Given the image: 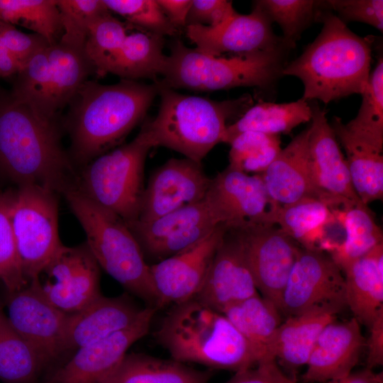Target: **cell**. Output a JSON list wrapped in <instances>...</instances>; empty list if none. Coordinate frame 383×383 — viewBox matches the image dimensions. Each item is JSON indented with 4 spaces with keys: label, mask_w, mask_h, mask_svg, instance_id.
I'll use <instances>...</instances> for the list:
<instances>
[{
    "label": "cell",
    "mask_w": 383,
    "mask_h": 383,
    "mask_svg": "<svg viewBox=\"0 0 383 383\" xmlns=\"http://www.w3.org/2000/svg\"><path fill=\"white\" fill-rule=\"evenodd\" d=\"M58 121L11 96L0 99V170L20 184L64 194L74 188L73 163L61 144Z\"/></svg>",
    "instance_id": "cell-1"
},
{
    "label": "cell",
    "mask_w": 383,
    "mask_h": 383,
    "mask_svg": "<svg viewBox=\"0 0 383 383\" xmlns=\"http://www.w3.org/2000/svg\"><path fill=\"white\" fill-rule=\"evenodd\" d=\"M159 91L157 82H84L69 104L66 122L72 163L84 166L120 143L143 119Z\"/></svg>",
    "instance_id": "cell-2"
},
{
    "label": "cell",
    "mask_w": 383,
    "mask_h": 383,
    "mask_svg": "<svg viewBox=\"0 0 383 383\" xmlns=\"http://www.w3.org/2000/svg\"><path fill=\"white\" fill-rule=\"evenodd\" d=\"M316 21L323 24L316 38L303 53L282 70L304 84L302 99L325 104L347 96L362 94L370 78L371 38L352 32L322 3Z\"/></svg>",
    "instance_id": "cell-3"
},
{
    "label": "cell",
    "mask_w": 383,
    "mask_h": 383,
    "mask_svg": "<svg viewBox=\"0 0 383 383\" xmlns=\"http://www.w3.org/2000/svg\"><path fill=\"white\" fill-rule=\"evenodd\" d=\"M158 343L180 362L238 372L269 358L222 313L192 299L174 304L157 331Z\"/></svg>",
    "instance_id": "cell-4"
},
{
    "label": "cell",
    "mask_w": 383,
    "mask_h": 383,
    "mask_svg": "<svg viewBox=\"0 0 383 383\" xmlns=\"http://www.w3.org/2000/svg\"><path fill=\"white\" fill-rule=\"evenodd\" d=\"M63 194L84 231L86 244L99 266L150 306L161 307L150 265L126 222L76 189Z\"/></svg>",
    "instance_id": "cell-5"
},
{
    "label": "cell",
    "mask_w": 383,
    "mask_h": 383,
    "mask_svg": "<svg viewBox=\"0 0 383 383\" xmlns=\"http://www.w3.org/2000/svg\"><path fill=\"white\" fill-rule=\"evenodd\" d=\"M159 86L157 115L146 121L156 146L172 149L198 163L221 143L227 121L242 115L252 104L249 95L218 101Z\"/></svg>",
    "instance_id": "cell-6"
},
{
    "label": "cell",
    "mask_w": 383,
    "mask_h": 383,
    "mask_svg": "<svg viewBox=\"0 0 383 383\" xmlns=\"http://www.w3.org/2000/svg\"><path fill=\"white\" fill-rule=\"evenodd\" d=\"M284 45L249 53L213 56L187 47L179 40L170 47L163 79L169 89L215 91L240 87L267 88L282 75Z\"/></svg>",
    "instance_id": "cell-7"
},
{
    "label": "cell",
    "mask_w": 383,
    "mask_h": 383,
    "mask_svg": "<svg viewBox=\"0 0 383 383\" xmlns=\"http://www.w3.org/2000/svg\"><path fill=\"white\" fill-rule=\"evenodd\" d=\"M153 147L156 145L145 121L129 143L83 166L74 189L118 215L126 224L137 221L145 189V162Z\"/></svg>",
    "instance_id": "cell-8"
},
{
    "label": "cell",
    "mask_w": 383,
    "mask_h": 383,
    "mask_svg": "<svg viewBox=\"0 0 383 383\" xmlns=\"http://www.w3.org/2000/svg\"><path fill=\"white\" fill-rule=\"evenodd\" d=\"M57 193L35 184L14 191L11 221L27 281L38 279L63 245L58 233Z\"/></svg>",
    "instance_id": "cell-9"
},
{
    "label": "cell",
    "mask_w": 383,
    "mask_h": 383,
    "mask_svg": "<svg viewBox=\"0 0 383 383\" xmlns=\"http://www.w3.org/2000/svg\"><path fill=\"white\" fill-rule=\"evenodd\" d=\"M316 307L339 313L347 307L344 275L332 257L318 249L299 248L279 308L288 317Z\"/></svg>",
    "instance_id": "cell-10"
},
{
    "label": "cell",
    "mask_w": 383,
    "mask_h": 383,
    "mask_svg": "<svg viewBox=\"0 0 383 383\" xmlns=\"http://www.w3.org/2000/svg\"><path fill=\"white\" fill-rule=\"evenodd\" d=\"M222 223L205 199L149 222L127 224L145 259L158 262L195 245ZM153 263V264H155Z\"/></svg>",
    "instance_id": "cell-11"
},
{
    "label": "cell",
    "mask_w": 383,
    "mask_h": 383,
    "mask_svg": "<svg viewBox=\"0 0 383 383\" xmlns=\"http://www.w3.org/2000/svg\"><path fill=\"white\" fill-rule=\"evenodd\" d=\"M206 199L231 229L275 225L281 206L270 196L262 174L250 175L228 166L211 179Z\"/></svg>",
    "instance_id": "cell-12"
},
{
    "label": "cell",
    "mask_w": 383,
    "mask_h": 383,
    "mask_svg": "<svg viewBox=\"0 0 383 383\" xmlns=\"http://www.w3.org/2000/svg\"><path fill=\"white\" fill-rule=\"evenodd\" d=\"M6 316L31 348L42 366L64 351L63 333L67 314L52 305L43 294L38 279L20 290L8 292Z\"/></svg>",
    "instance_id": "cell-13"
},
{
    "label": "cell",
    "mask_w": 383,
    "mask_h": 383,
    "mask_svg": "<svg viewBox=\"0 0 383 383\" xmlns=\"http://www.w3.org/2000/svg\"><path fill=\"white\" fill-rule=\"evenodd\" d=\"M233 230L240 240L257 290L279 307L299 247L276 225Z\"/></svg>",
    "instance_id": "cell-14"
},
{
    "label": "cell",
    "mask_w": 383,
    "mask_h": 383,
    "mask_svg": "<svg viewBox=\"0 0 383 383\" xmlns=\"http://www.w3.org/2000/svg\"><path fill=\"white\" fill-rule=\"evenodd\" d=\"M43 273L47 275L44 283L38 279L43 294L64 313H76L101 295L99 266L86 243L62 245Z\"/></svg>",
    "instance_id": "cell-15"
},
{
    "label": "cell",
    "mask_w": 383,
    "mask_h": 383,
    "mask_svg": "<svg viewBox=\"0 0 383 383\" xmlns=\"http://www.w3.org/2000/svg\"><path fill=\"white\" fill-rule=\"evenodd\" d=\"M211 182L201 163L187 157L170 159L150 176L137 221L149 222L203 201Z\"/></svg>",
    "instance_id": "cell-16"
},
{
    "label": "cell",
    "mask_w": 383,
    "mask_h": 383,
    "mask_svg": "<svg viewBox=\"0 0 383 383\" xmlns=\"http://www.w3.org/2000/svg\"><path fill=\"white\" fill-rule=\"evenodd\" d=\"M228 228L221 223L192 247L150 265L161 306L194 299L207 276L219 244Z\"/></svg>",
    "instance_id": "cell-17"
},
{
    "label": "cell",
    "mask_w": 383,
    "mask_h": 383,
    "mask_svg": "<svg viewBox=\"0 0 383 383\" xmlns=\"http://www.w3.org/2000/svg\"><path fill=\"white\" fill-rule=\"evenodd\" d=\"M187 38L198 51L222 56L267 50L283 44L274 35L272 22L255 1L248 14L237 12L215 27L190 25L185 27Z\"/></svg>",
    "instance_id": "cell-18"
},
{
    "label": "cell",
    "mask_w": 383,
    "mask_h": 383,
    "mask_svg": "<svg viewBox=\"0 0 383 383\" xmlns=\"http://www.w3.org/2000/svg\"><path fill=\"white\" fill-rule=\"evenodd\" d=\"M259 294L237 233L228 228L194 299L221 313L228 306Z\"/></svg>",
    "instance_id": "cell-19"
},
{
    "label": "cell",
    "mask_w": 383,
    "mask_h": 383,
    "mask_svg": "<svg viewBox=\"0 0 383 383\" xmlns=\"http://www.w3.org/2000/svg\"><path fill=\"white\" fill-rule=\"evenodd\" d=\"M309 104L311 109L309 160L316 184L339 201L343 209L362 204L353 188L346 160L328 121L326 111L316 102Z\"/></svg>",
    "instance_id": "cell-20"
},
{
    "label": "cell",
    "mask_w": 383,
    "mask_h": 383,
    "mask_svg": "<svg viewBox=\"0 0 383 383\" xmlns=\"http://www.w3.org/2000/svg\"><path fill=\"white\" fill-rule=\"evenodd\" d=\"M157 309L140 308L123 296H99L82 310L68 313L63 333L64 350L78 349L127 329Z\"/></svg>",
    "instance_id": "cell-21"
},
{
    "label": "cell",
    "mask_w": 383,
    "mask_h": 383,
    "mask_svg": "<svg viewBox=\"0 0 383 383\" xmlns=\"http://www.w3.org/2000/svg\"><path fill=\"white\" fill-rule=\"evenodd\" d=\"M309 132L308 127L295 136L261 173L266 189L279 206L304 198H316L328 202L333 209L340 210L342 204L322 192L315 183L309 160Z\"/></svg>",
    "instance_id": "cell-22"
},
{
    "label": "cell",
    "mask_w": 383,
    "mask_h": 383,
    "mask_svg": "<svg viewBox=\"0 0 383 383\" xmlns=\"http://www.w3.org/2000/svg\"><path fill=\"white\" fill-rule=\"evenodd\" d=\"M154 315L133 326L77 349L45 383H101L120 363L129 348L149 331Z\"/></svg>",
    "instance_id": "cell-23"
},
{
    "label": "cell",
    "mask_w": 383,
    "mask_h": 383,
    "mask_svg": "<svg viewBox=\"0 0 383 383\" xmlns=\"http://www.w3.org/2000/svg\"><path fill=\"white\" fill-rule=\"evenodd\" d=\"M364 348L365 339L354 317L328 324L311 352L304 382L322 383L345 377L357 365Z\"/></svg>",
    "instance_id": "cell-24"
},
{
    "label": "cell",
    "mask_w": 383,
    "mask_h": 383,
    "mask_svg": "<svg viewBox=\"0 0 383 383\" xmlns=\"http://www.w3.org/2000/svg\"><path fill=\"white\" fill-rule=\"evenodd\" d=\"M48 54L47 84L36 112L45 118L58 121L59 111L70 104L94 70L83 48L58 40L49 45Z\"/></svg>",
    "instance_id": "cell-25"
},
{
    "label": "cell",
    "mask_w": 383,
    "mask_h": 383,
    "mask_svg": "<svg viewBox=\"0 0 383 383\" xmlns=\"http://www.w3.org/2000/svg\"><path fill=\"white\" fill-rule=\"evenodd\" d=\"M339 267L345 278L347 307L360 324L369 328L383 309V243Z\"/></svg>",
    "instance_id": "cell-26"
},
{
    "label": "cell",
    "mask_w": 383,
    "mask_h": 383,
    "mask_svg": "<svg viewBox=\"0 0 383 383\" xmlns=\"http://www.w3.org/2000/svg\"><path fill=\"white\" fill-rule=\"evenodd\" d=\"M338 313L330 308L316 307L288 316L272 335L267 348L269 355L292 368L306 365L319 334L336 321Z\"/></svg>",
    "instance_id": "cell-27"
},
{
    "label": "cell",
    "mask_w": 383,
    "mask_h": 383,
    "mask_svg": "<svg viewBox=\"0 0 383 383\" xmlns=\"http://www.w3.org/2000/svg\"><path fill=\"white\" fill-rule=\"evenodd\" d=\"M347 156L353 188L360 201L367 205L383 197V149L349 132L339 117L331 124Z\"/></svg>",
    "instance_id": "cell-28"
},
{
    "label": "cell",
    "mask_w": 383,
    "mask_h": 383,
    "mask_svg": "<svg viewBox=\"0 0 383 383\" xmlns=\"http://www.w3.org/2000/svg\"><path fill=\"white\" fill-rule=\"evenodd\" d=\"M311 119L309 101L259 103L249 107L234 123L228 125L221 143H230L239 134L255 131L270 135L288 134L297 126Z\"/></svg>",
    "instance_id": "cell-29"
},
{
    "label": "cell",
    "mask_w": 383,
    "mask_h": 383,
    "mask_svg": "<svg viewBox=\"0 0 383 383\" xmlns=\"http://www.w3.org/2000/svg\"><path fill=\"white\" fill-rule=\"evenodd\" d=\"M210 373L174 360L143 353L126 354L101 383H208Z\"/></svg>",
    "instance_id": "cell-30"
},
{
    "label": "cell",
    "mask_w": 383,
    "mask_h": 383,
    "mask_svg": "<svg viewBox=\"0 0 383 383\" xmlns=\"http://www.w3.org/2000/svg\"><path fill=\"white\" fill-rule=\"evenodd\" d=\"M163 47L164 36L143 30L131 32L116 54L109 73L124 79L149 78L156 82L167 61Z\"/></svg>",
    "instance_id": "cell-31"
},
{
    "label": "cell",
    "mask_w": 383,
    "mask_h": 383,
    "mask_svg": "<svg viewBox=\"0 0 383 383\" xmlns=\"http://www.w3.org/2000/svg\"><path fill=\"white\" fill-rule=\"evenodd\" d=\"M222 313L265 357H272L267 348L282 323V313L274 302L257 294L228 306Z\"/></svg>",
    "instance_id": "cell-32"
},
{
    "label": "cell",
    "mask_w": 383,
    "mask_h": 383,
    "mask_svg": "<svg viewBox=\"0 0 383 383\" xmlns=\"http://www.w3.org/2000/svg\"><path fill=\"white\" fill-rule=\"evenodd\" d=\"M336 220L331 204L320 199L304 198L281 206L277 211L274 224L305 248L313 249L324 228Z\"/></svg>",
    "instance_id": "cell-33"
},
{
    "label": "cell",
    "mask_w": 383,
    "mask_h": 383,
    "mask_svg": "<svg viewBox=\"0 0 383 383\" xmlns=\"http://www.w3.org/2000/svg\"><path fill=\"white\" fill-rule=\"evenodd\" d=\"M334 214L345 230V239L336 248L332 257L338 265L360 257L383 243L382 231L367 205H354L335 211Z\"/></svg>",
    "instance_id": "cell-34"
},
{
    "label": "cell",
    "mask_w": 383,
    "mask_h": 383,
    "mask_svg": "<svg viewBox=\"0 0 383 383\" xmlns=\"http://www.w3.org/2000/svg\"><path fill=\"white\" fill-rule=\"evenodd\" d=\"M43 367L35 353L0 307V380L33 383Z\"/></svg>",
    "instance_id": "cell-35"
},
{
    "label": "cell",
    "mask_w": 383,
    "mask_h": 383,
    "mask_svg": "<svg viewBox=\"0 0 383 383\" xmlns=\"http://www.w3.org/2000/svg\"><path fill=\"white\" fill-rule=\"evenodd\" d=\"M0 21L31 30L50 45L62 31L56 0H0Z\"/></svg>",
    "instance_id": "cell-36"
},
{
    "label": "cell",
    "mask_w": 383,
    "mask_h": 383,
    "mask_svg": "<svg viewBox=\"0 0 383 383\" xmlns=\"http://www.w3.org/2000/svg\"><path fill=\"white\" fill-rule=\"evenodd\" d=\"M357 116L345 123L357 138L383 149V59L381 55L370 75Z\"/></svg>",
    "instance_id": "cell-37"
},
{
    "label": "cell",
    "mask_w": 383,
    "mask_h": 383,
    "mask_svg": "<svg viewBox=\"0 0 383 383\" xmlns=\"http://www.w3.org/2000/svg\"><path fill=\"white\" fill-rule=\"evenodd\" d=\"M128 26L111 12L89 26L84 45L85 54L99 77L109 73L110 67L128 33Z\"/></svg>",
    "instance_id": "cell-38"
},
{
    "label": "cell",
    "mask_w": 383,
    "mask_h": 383,
    "mask_svg": "<svg viewBox=\"0 0 383 383\" xmlns=\"http://www.w3.org/2000/svg\"><path fill=\"white\" fill-rule=\"evenodd\" d=\"M229 145L228 167L247 174L264 172L281 150L279 135L255 131L239 134Z\"/></svg>",
    "instance_id": "cell-39"
},
{
    "label": "cell",
    "mask_w": 383,
    "mask_h": 383,
    "mask_svg": "<svg viewBox=\"0 0 383 383\" xmlns=\"http://www.w3.org/2000/svg\"><path fill=\"white\" fill-rule=\"evenodd\" d=\"M261 7L272 23L276 22L282 30L283 44L293 48L301 33L313 21L322 6L323 1L313 0H260Z\"/></svg>",
    "instance_id": "cell-40"
},
{
    "label": "cell",
    "mask_w": 383,
    "mask_h": 383,
    "mask_svg": "<svg viewBox=\"0 0 383 383\" xmlns=\"http://www.w3.org/2000/svg\"><path fill=\"white\" fill-rule=\"evenodd\" d=\"M13 191H0V279L8 292L26 287L11 221Z\"/></svg>",
    "instance_id": "cell-41"
},
{
    "label": "cell",
    "mask_w": 383,
    "mask_h": 383,
    "mask_svg": "<svg viewBox=\"0 0 383 383\" xmlns=\"http://www.w3.org/2000/svg\"><path fill=\"white\" fill-rule=\"evenodd\" d=\"M62 33L60 41L84 49L90 25L110 12L103 0H56Z\"/></svg>",
    "instance_id": "cell-42"
},
{
    "label": "cell",
    "mask_w": 383,
    "mask_h": 383,
    "mask_svg": "<svg viewBox=\"0 0 383 383\" xmlns=\"http://www.w3.org/2000/svg\"><path fill=\"white\" fill-rule=\"evenodd\" d=\"M108 10L125 18L130 25L162 36L179 30L170 21L157 0H103Z\"/></svg>",
    "instance_id": "cell-43"
},
{
    "label": "cell",
    "mask_w": 383,
    "mask_h": 383,
    "mask_svg": "<svg viewBox=\"0 0 383 383\" xmlns=\"http://www.w3.org/2000/svg\"><path fill=\"white\" fill-rule=\"evenodd\" d=\"M324 4L327 9H333L345 24L350 21L362 22L382 32V0H329L324 1Z\"/></svg>",
    "instance_id": "cell-44"
},
{
    "label": "cell",
    "mask_w": 383,
    "mask_h": 383,
    "mask_svg": "<svg viewBox=\"0 0 383 383\" xmlns=\"http://www.w3.org/2000/svg\"><path fill=\"white\" fill-rule=\"evenodd\" d=\"M0 40L8 51L23 66L38 51L50 45L37 33L26 34L14 26L0 21Z\"/></svg>",
    "instance_id": "cell-45"
},
{
    "label": "cell",
    "mask_w": 383,
    "mask_h": 383,
    "mask_svg": "<svg viewBox=\"0 0 383 383\" xmlns=\"http://www.w3.org/2000/svg\"><path fill=\"white\" fill-rule=\"evenodd\" d=\"M235 12L231 1L192 0L186 26L201 25L215 27Z\"/></svg>",
    "instance_id": "cell-46"
},
{
    "label": "cell",
    "mask_w": 383,
    "mask_h": 383,
    "mask_svg": "<svg viewBox=\"0 0 383 383\" xmlns=\"http://www.w3.org/2000/svg\"><path fill=\"white\" fill-rule=\"evenodd\" d=\"M225 383H297L279 367L277 361L270 357L254 367L240 370Z\"/></svg>",
    "instance_id": "cell-47"
},
{
    "label": "cell",
    "mask_w": 383,
    "mask_h": 383,
    "mask_svg": "<svg viewBox=\"0 0 383 383\" xmlns=\"http://www.w3.org/2000/svg\"><path fill=\"white\" fill-rule=\"evenodd\" d=\"M368 328L370 335L365 340L367 367L372 370L383 364V309L377 313Z\"/></svg>",
    "instance_id": "cell-48"
},
{
    "label": "cell",
    "mask_w": 383,
    "mask_h": 383,
    "mask_svg": "<svg viewBox=\"0 0 383 383\" xmlns=\"http://www.w3.org/2000/svg\"><path fill=\"white\" fill-rule=\"evenodd\" d=\"M171 23L179 30L186 27L192 0H157Z\"/></svg>",
    "instance_id": "cell-49"
},
{
    "label": "cell",
    "mask_w": 383,
    "mask_h": 383,
    "mask_svg": "<svg viewBox=\"0 0 383 383\" xmlns=\"http://www.w3.org/2000/svg\"><path fill=\"white\" fill-rule=\"evenodd\" d=\"M382 374H377L372 369L366 367L364 370L350 372L345 377L333 380V383H382Z\"/></svg>",
    "instance_id": "cell-50"
},
{
    "label": "cell",
    "mask_w": 383,
    "mask_h": 383,
    "mask_svg": "<svg viewBox=\"0 0 383 383\" xmlns=\"http://www.w3.org/2000/svg\"><path fill=\"white\" fill-rule=\"evenodd\" d=\"M21 65L6 50L0 40V77L18 73Z\"/></svg>",
    "instance_id": "cell-51"
},
{
    "label": "cell",
    "mask_w": 383,
    "mask_h": 383,
    "mask_svg": "<svg viewBox=\"0 0 383 383\" xmlns=\"http://www.w3.org/2000/svg\"><path fill=\"white\" fill-rule=\"evenodd\" d=\"M326 383H333L332 381L328 382Z\"/></svg>",
    "instance_id": "cell-52"
}]
</instances>
